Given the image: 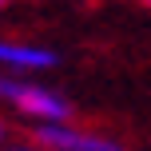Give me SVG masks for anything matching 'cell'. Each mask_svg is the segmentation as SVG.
<instances>
[{
    "instance_id": "1",
    "label": "cell",
    "mask_w": 151,
    "mask_h": 151,
    "mask_svg": "<svg viewBox=\"0 0 151 151\" xmlns=\"http://www.w3.org/2000/svg\"><path fill=\"white\" fill-rule=\"evenodd\" d=\"M0 104L16 107L20 115H28L36 123H68L72 119V104L60 91L32 83V80H20V76H0Z\"/></svg>"
},
{
    "instance_id": "2",
    "label": "cell",
    "mask_w": 151,
    "mask_h": 151,
    "mask_svg": "<svg viewBox=\"0 0 151 151\" xmlns=\"http://www.w3.org/2000/svg\"><path fill=\"white\" fill-rule=\"evenodd\" d=\"M32 139H36V147H44V151H127L119 139L99 135V131L72 127V123H36Z\"/></svg>"
},
{
    "instance_id": "3",
    "label": "cell",
    "mask_w": 151,
    "mask_h": 151,
    "mask_svg": "<svg viewBox=\"0 0 151 151\" xmlns=\"http://www.w3.org/2000/svg\"><path fill=\"white\" fill-rule=\"evenodd\" d=\"M60 64V56L44 44H28V40H4L0 36V68L16 72H48Z\"/></svg>"
},
{
    "instance_id": "4",
    "label": "cell",
    "mask_w": 151,
    "mask_h": 151,
    "mask_svg": "<svg viewBox=\"0 0 151 151\" xmlns=\"http://www.w3.org/2000/svg\"><path fill=\"white\" fill-rule=\"evenodd\" d=\"M4 151H44V147H36V143H16V147H4Z\"/></svg>"
},
{
    "instance_id": "5",
    "label": "cell",
    "mask_w": 151,
    "mask_h": 151,
    "mask_svg": "<svg viewBox=\"0 0 151 151\" xmlns=\"http://www.w3.org/2000/svg\"><path fill=\"white\" fill-rule=\"evenodd\" d=\"M4 135H8V131H4V123H0V143H4Z\"/></svg>"
},
{
    "instance_id": "6",
    "label": "cell",
    "mask_w": 151,
    "mask_h": 151,
    "mask_svg": "<svg viewBox=\"0 0 151 151\" xmlns=\"http://www.w3.org/2000/svg\"><path fill=\"white\" fill-rule=\"evenodd\" d=\"M0 8H8V0H0Z\"/></svg>"
},
{
    "instance_id": "7",
    "label": "cell",
    "mask_w": 151,
    "mask_h": 151,
    "mask_svg": "<svg viewBox=\"0 0 151 151\" xmlns=\"http://www.w3.org/2000/svg\"><path fill=\"white\" fill-rule=\"evenodd\" d=\"M143 4H147V8H151V0H143Z\"/></svg>"
}]
</instances>
